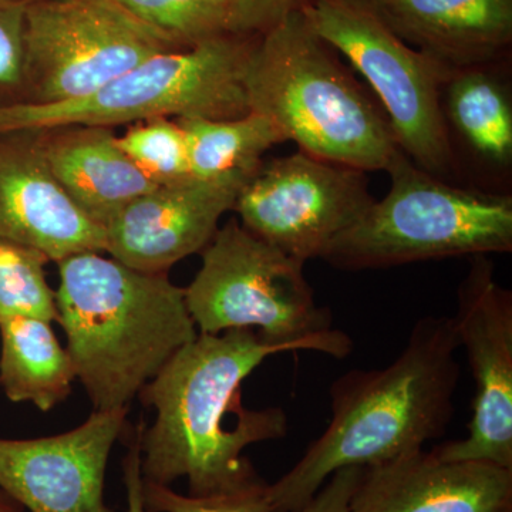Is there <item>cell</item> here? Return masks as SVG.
Segmentation results:
<instances>
[{
    "mask_svg": "<svg viewBox=\"0 0 512 512\" xmlns=\"http://www.w3.org/2000/svg\"><path fill=\"white\" fill-rule=\"evenodd\" d=\"M288 352L301 349L252 329L198 333L178 350L138 394L157 413L150 429L146 423L136 427L144 480L171 487L187 478L194 497L265 483L245 450L285 437L288 417L281 407L247 409L242 383L268 357Z\"/></svg>",
    "mask_w": 512,
    "mask_h": 512,
    "instance_id": "6da1fadb",
    "label": "cell"
},
{
    "mask_svg": "<svg viewBox=\"0 0 512 512\" xmlns=\"http://www.w3.org/2000/svg\"><path fill=\"white\" fill-rule=\"evenodd\" d=\"M453 319L417 320L383 369L350 370L330 386L332 417L301 460L268 484L272 512H296L336 471L375 467L446 433L460 380Z\"/></svg>",
    "mask_w": 512,
    "mask_h": 512,
    "instance_id": "7a4b0ae2",
    "label": "cell"
},
{
    "mask_svg": "<svg viewBox=\"0 0 512 512\" xmlns=\"http://www.w3.org/2000/svg\"><path fill=\"white\" fill-rule=\"evenodd\" d=\"M59 323L94 410L130 407L143 387L197 338L185 289L167 272L138 271L82 252L57 262Z\"/></svg>",
    "mask_w": 512,
    "mask_h": 512,
    "instance_id": "3957f363",
    "label": "cell"
},
{
    "mask_svg": "<svg viewBox=\"0 0 512 512\" xmlns=\"http://www.w3.org/2000/svg\"><path fill=\"white\" fill-rule=\"evenodd\" d=\"M245 89L249 110L313 157L370 173L386 171L400 150L375 96L299 9L258 35Z\"/></svg>",
    "mask_w": 512,
    "mask_h": 512,
    "instance_id": "277c9868",
    "label": "cell"
},
{
    "mask_svg": "<svg viewBox=\"0 0 512 512\" xmlns=\"http://www.w3.org/2000/svg\"><path fill=\"white\" fill-rule=\"evenodd\" d=\"M386 173V197L333 241L323 261L343 271H367L512 251L510 192L450 183L427 173L402 150Z\"/></svg>",
    "mask_w": 512,
    "mask_h": 512,
    "instance_id": "5b68a950",
    "label": "cell"
},
{
    "mask_svg": "<svg viewBox=\"0 0 512 512\" xmlns=\"http://www.w3.org/2000/svg\"><path fill=\"white\" fill-rule=\"evenodd\" d=\"M256 39L258 35L227 33L151 57L79 99L0 107V133L114 128L154 117L237 119L251 111L245 76Z\"/></svg>",
    "mask_w": 512,
    "mask_h": 512,
    "instance_id": "8992f818",
    "label": "cell"
},
{
    "mask_svg": "<svg viewBox=\"0 0 512 512\" xmlns=\"http://www.w3.org/2000/svg\"><path fill=\"white\" fill-rule=\"evenodd\" d=\"M200 271L185 289L198 333L252 329L266 340L345 359L352 339L333 328L332 312L316 302L305 262L255 237L231 218L201 252Z\"/></svg>",
    "mask_w": 512,
    "mask_h": 512,
    "instance_id": "52a82bcc",
    "label": "cell"
},
{
    "mask_svg": "<svg viewBox=\"0 0 512 512\" xmlns=\"http://www.w3.org/2000/svg\"><path fill=\"white\" fill-rule=\"evenodd\" d=\"M299 10L369 83L400 150L427 173L461 184L440 107L450 66L407 45L365 0H302Z\"/></svg>",
    "mask_w": 512,
    "mask_h": 512,
    "instance_id": "ba28073f",
    "label": "cell"
},
{
    "mask_svg": "<svg viewBox=\"0 0 512 512\" xmlns=\"http://www.w3.org/2000/svg\"><path fill=\"white\" fill-rule=\"evenodd\" d=\"M180 49L187 47L116 0H29L25 103L79 99L151 57Z\"/></svg>",
    "mask_w": 512,
    "mask_h": 512,
    "instance_id": "9c48e42d",
    "label": "cell"
},
{
    "mask_svg": "<svg viewBox=\"0 0 512 512\" xmlns=\"http://www.w3.org/2000/svg\"><path fill=\"white\" fill-rule=\"evenodd\" d=\"M375 201L365 171L298 150L264 161L232 211L255 237L306 264L322 259Z\"/></svg>",
    "mask_w": 512,
    "mask_h": 512,
    "instance_id": "30bf717a",
    "label": "cell"
},
{
    "mask_svg": "<svg viewBox=\"0 0 512 512\" xmlns=\"http://www.w3.org/2000/svg\"><path fill=\"white\" fill-rule=\"evenodd\" d=\"M458 345L476 383L466 439L434 447L446 461H487L512 470V292L488 256H476L457 292Z\"/></svg>",
    "mask_w": 512,
    "mask_h": 512,
    "instance_id": "8fae6325",
    "label": "cell"
},
{
    "mask_svg": "<svg viewBox=\"0 0 512 512\" xmlns=\"http://www.w3.org/2000/svg\"><path fill=\"white\" fill-rule=\"evenodd\" d=\"M130 407L93 410L76 429L39 439H0V488L28 512H114L107 464L128 433Z\"/></svg>",
    "mask_w": 512,
    "mask_h": 512,
    "instance_id": "7c38bea8",
    "label": "cell"
},
{
    "mask_svg": "<svg viewBox=\"0 0 512 512\" xmlns=\"http://www.w3.org/2000/svg\"><path fill=\"white\" fill-rule=\"evenodd\" d=\"M0 239L39 249L52 262L104 252V228L63 190L43 153L40 131L0 133Z\"/></svg>",
    "mask_w": 512,
    "mask_h": 512,
    "instance_id": "4fadbf2b",
    "label": "cell"
},
{
    "mask_svg": "<svg viewBox=\"0 0 512 512\" xmlns=\"http://www.w3.org/2000/svg\"><path fill=\"white\" fill-rule=\"evenodd\" d=\"M241 188L195 178L157 185L104 228V252L138 271L168 272L210 245Z\"/></svg>",
    "mask_w": 512,
    "mask_h": 512,
    "instance_id": "5bb4252c",
    "label": "cell"
},
{
    "mask_svg": "<svg viewBox=\"0 0 512 512\" xmlns=\"http://www.w3.org/2000/svg\"><path fill=\"white\" fill-rule=\"evenodd\" d=\"M352 512H512V470L412 451L363 468Z\"/></svg>",
    "mask_w": 512,
    "mask_h": 512,
    "instance_id": "9a60e30c",
    "label": "cell"
},
{
    "mask_svg": "<svg viewBox=\"0 0 512 512\" xmlns=\"http://www.w3.org/2000/svg\"><path fill=\"white\" fill-rule=\"evenodd\" d=\"M511 79L507 57L448 69L440 107L461 184L510 192Z\"/></svg>",
    "mask_w": 512,
    "mask_h": 512,
    "instance_id": "2e32d148",
    "label": "cell"
},
{
    "mask_svg": "<svg viewBox=\"0 0 512 512\" xmlns=\"http://www.w3.org/2000/svg\"><path fill=\"white\" fill-rule=\"evenodd\" d=\"M407 45L450 67L505 59L512 0H365Z\"/></svg>",
    "mask_w": 512,
    "mask_h": 512,
    "instance_id": "e0dca14e",
    "label": "cell"
},
{
    "mask_svg": "<svg viewBox=\"0 0 512 512\" xmlns=\"http://www.w3.org/2000/svg\"><path fill=\"white\" fill-rule=\"evenodd\" d=\"M37 131L56 180L100 227L106 228L130 202L157 187L121 150L114 128L67 126Z\"/></svg>",
    "mask_w": 512,
    "mask_h": 512,
    "instance_id": "ac0fdd59",
    "label": "cell"
},
{
    "mask_svg": "<svg viewBox=\"0 0 512 512\" xmlns=\"http://www.w3.org/2000/svg\"><path fill=\"white\" fill-rule=\"evenodd\" d=\"M76 380L52 323L25 316L0 320V389L10 402L47 413L72 394Z\"/></svg>",
    "mask_w": 512,
    "mask_h": 512,
    "instance_id": "d6986e66",
    "label": "cell"
},
{
    "mask_svg": "<svg viewBox=\"0 0 512 512\" xmlns=\"http://www.w3.org/2000/svg\"><path fill=\"white\" fill-rule=\"evenodd\" d=\"M187 137L191 177L244 187L264 164L265 154L286 138L274 121L249 111L237 119H177Z\"/></svg>",
    "mask_w": 512,
    "mask_h": 512,
    "instance_id": "ffe728a7",
    "label": "cell"
},
{
    "mask_svg": "<svg viewBox=\"0 0 512 512\" xmlns=\"http://www.w3.org/2000/svg\"><path fill=\"white\" fill-rule=\"evenodd\" d=\"M49 262L39 249L0 239V320H59L56 291L46 278Z\"/></svg>",
    "mask_w": 512,
    "mask_h": 512,
    "instance_id": "44dd1931",
    "label": "cell"
},
{
    "mask_svg": "<svg viewBox=\"0 0 512 512\" xmlns=\"http://www.w3.org/2000/svg\"><path fill=\"white\" fill-rule=\"evenodd\" d=\"M117 144L154 185L190 180L187 137L177 119L154 117L130 124Z\"/></svg>",
    "mask_w": 512,
    "mask_h": 512,
    "instance_id": "7402d4cb",
    "label": "cell"
},
{
    "mask_svg": "<svg viewBox=\"0 0 512 512\" xmlns=\"http://www.w3.org/2000/svg\"><path fill=\"white\" fill-rule=\"evenodd\" d=\"M128 13L150 28L192 47L212 37L232 33L227 16L201 0H116ZM235 35V33H234Z\"/></svg>",
    "mask_w": 512,
    "mask_h": 512,
    "instance_id": "603a6c76",
    "label": "cell"
},
{
    "mask_svg": "<svg viewBox=\"0 0 512 512\" xmlns=\"http://www.w3.org/2000/svg\"><path fill=\"white\" fill-rule=\"evenodd\" d=\"M143 501L146 512H272L266 481L237 493L194 497L143 478Z\"/></svg>",
    "mask_w": 512,
    "mask_h": 512,
    "instance_id": "cb8c5ba5",
    "label": "cell"
},
{
    "mask_svg": "<svg viewBox=\"0 0 512 512\" xmlns=\"http://www.w3.org/2000/svg\"><path fill=\"white\" fill-rule=\"evenodd\" d=\"M28 0H0V107L25 103Z\"/></svg>",
    "mask_w": 512,
    "mask_h": 512,
    "instance_id": "d4e9b609",
    "label": "cell"
},
{
    "mask_svg": "<svg viewBox=\"0 0 512 512\" xmlns=\"http://www.w3.org/2000/svg\"><path fill=\"white\" fill-rule=\"evenodd\" d=\"M302 0H239L234 30L237 35H261L299 9Z\"/></svg>",
    "mask_w": 512,
    "mask_h": 512,
    "instance_id": "484cf974",
    "label": "cell"
},
{
    "mask_svg": "<svg viewBox=\"0 0 512 512\" xmlns=\"http://www.w3.org/2000/svg\"><path fill=\"white\" fill-rule=\"evenodd\" d=\"M362 471L363 468L360 467H348L336 471L323 484L315 497L296 512H352L350 503Z\"/></svg>",
    "mask_w": 512,
    "mask_h": 512,
    "instance_id": "4316f807",
    "label": "cell"
},
{
    "mask_svg": "<svg viewBox=\"0 0 512 512\" xmlns=\"http://www.w3.org/2000/svg\"><path fill=\"white\" fill-rule=\"evenodd\" d=\"M130 437L126 456L123 458V481L126 485L127 512H146L143 501V474H141V451L136 430Z\"/></svg>",
    "mask_w": 512,
    "mask_h": 512,
    "instance_id": "83f0119b",
    "label": "cell"
},
{
    "mask_svg": "<svg viewBox=\"0 0 512 512\" xmlns=\"http://www.w3.org/2000/svg\"><path fill=\"white\" fill-rule=\"evenodd\" d=\"M201 2L210 6L211 9L222 13V15L227 16L229 23H231L232 33H235L234 23L239 0H201ZM235 35H237V33H235Z\"/></svg>",
    "mask_w": 512,
    "mask_h": 512,
    "instance_id": "f1b7e54d",
    "label": "cell"
},
{
    "mask_svg": "<svg viewBox=\"0 0 512 512\" xmlns=\"http://www.w3.org/2000/svg\"><path fill=\"white\" fill-rule=\"evenodd\" d=\"M0 512H28L0 488Z\"/></svg>",
    "mask_w": 512,
    "mask_h": 512,
    "instance_id": "f546056e",
    "label": "cell"
},
{
    "mask_svg": "<svg viewBox=\"0 0 512 512\" xmlns=\"http://www.w3.org/2000/svg\"><path fill=\"white\" fill-rule=\"evenodd\" d=\"M28 2H29V0H28Z\"/></svg>",
    "mask_w": 512,
    "mask_h": 512,
    "instance_id": "4dcf8cb0",
    "label": "cell"
}]
</instances>
